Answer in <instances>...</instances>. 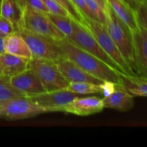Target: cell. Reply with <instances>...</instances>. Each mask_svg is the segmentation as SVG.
I'll use <instances>...</instances> for the list:
<instances>
[{
	"label": "cell",
	"instance_id": "34",
	"mask_svg": "<svg viewBox=\"0 0 147 147\" xmlns=\"http://www.w3.org/2000/svg\"><path fill=\"white\" fill-rule=\"evenodd\" d=\"M0 76H1V75H0Z\"/></svg>",
	"mask_w": 147,
	"mask_h": 147
},
{
	"label": "cell",
	"instance_id": "7",
	"mask_svg": "<svg viewBox=\"0 0 147 147\" xmlns=\"http://www.w3.org/2000/svg\"><path fill=\"white\" fill-rule=\"evenodd\" d=\"M45 111L27 96L0 101V118L20 120L34 117Z\"/></svg>",
	"mask_w": 147,
	"mask_h": 147
},
{
	"label": "cell",
	"instance_id": "10",
	"mask_svg": "<svg viewBox=\"0 0 147 147\" xmlns=\"http://www.w3.org/2000/svg\"><path fill=\"white\" fill-rule=\"evenodd\" d=\"M139 26L131 32L134 70L137 76L147 78V24L139 23Z\"/></svg>",
	"mask_w": 147,
	"mask_h": 147
},
{
	"label": "cell",
	"instance_id": "11",
	"mask_svg": "<svg viewBox=\"0 0 147 147\" xmlns=\"http://www.w3.org/2000/svg\"><path fill=\"white\" fill-rule=\"evenodd\" d=\"M10 84L27 96L46 91L44 86L30 68L8 78Z\"/></svg>",
	"mask_w": 147,
	"mask_h": 147
},
{
	"label": "cell",
	"instance_id": "13",
	"mask_svg": "<svg viewBox=\"0 0 147 147\" xmlns=\"http://www.w3.org/2000/svg\"><path fill=\"white\" fill-rule=\"evenodd\" d=\"M103 109V100L97 96L78 98L77 96L66 106L64 113L86 116L99 113Z\"/></svg>",
	"mask_w": 147,
	"mask_h": 147
},
{
	"label": "cell",
	"instance_id": "3",
	"mask_svg": "<svg viewBox=\"0 0 147 147\" xmlns=\"http://www.w3.org/2000/svg\"><path fill=\"white\" fill-rule=\"evenodd\" d=\"M80 23L93 36L105 52L119 65L124 74L137 76L134 70L123 58L113 40L109 35L104 24L99 22L88 16H83Z\"/></svg>",
	"mask_w": 147,
	"mask_h": 147
},
{
	"label": "cell",
	"instance_id": "6",
	"mask_svg": "<svg viewBox=\"0 0 147 147\" xmlns=\"http://www.w3.org/2000/svg\"><path fill=\"white\" fill-rule=\"evenodd\" d=\"M73 24L74 31L72 35L67 38V40L80 47V48L87 51L90 54L94 55L97 58L100 59L117 71L123 73L119 65L105 52L93 36L80 22L73 20Z\"/></svg>",
	"mask_w": 147,
	"mask_h": 147
},
{
	"label": "cell",
	"instance_id": "33",
	"mask_svg": "<svg viewBox=\"0 0 147 147\" xmlns=\"http://www.w3.org/2000/svg\"><path fill=\"white\" fill-rule=\"evenodd\" d=\"M69 1H70V2H71V3H72V4H73V2H72V0H69Z\"/></svg>",
	"mask_w": 147,
	"mask_h": 147
},
{
	"label": "cell",
	"instance_id": "25",
	"mask_svg": "<svg viewBox=\"0 0 147 147\" xmlns=\"http://www.w3.org/2000/svg\"><path fill=\"white\" fill-rule=\"evenodd\" d=\"M17 31L14 24L8 19L0 15V32L5 36H8Z\"/></svg>",
	"mask_w": 147,
	"mask_h": 147
},
{
	"label": "cell",
	"instance_id": "24",
	"mask_svg": "<svg viewBox=\"0 0 147 147\" xmlns=\"http://www.w3.org/2000/svg\"><path fill=\"white\" fill-rule=\"evenodd\" d=\"M47 10H48L49 14H54V15H60L64 16V17H68L70 18L73 19L72 16L70 13L65 9L63 7L57 4L54 0H43Z\"/></svg>",
	"mask_w": 147,
	"mask_h": 147
},
{
	"label": "cell",
	"instance_id": "30",
	"mask_svg": "<svg viewBox=\"0 0 147 147\" xmlns=\"http://www.w3.org/2000/svg\"><path fill=\"white\" fill-rule=\"evenodd\" d=\"M124 1H126L136 11L142 5L147 4L146 1H142L141 0H124Z\"/></svg>",
	"mask_w": 147,
	"mask_h": 147
},
{
	"label": "cell",
	"instance_id": "21",
	"mask_svg": "<svg viewBox=\"0 0 147 147\" xmlns=\"http://www.w3.org/2000/svg\"><path fill=\"white\" fill-rule=\"evenodd\" d=\"M50 21L53 23L56 28L66 37L68 38L74 31V24L73 20L68 17L64 16L54 15V14H47Z\"/></svg>",
	"mask_w": 147,
	"mask_h": 147
},
{
	"label": "cell",
	"instance_id": "26",
	"mask_svg": "<svg viewBox=\"0 0 147 147\" xmlns=\"http://www.w3.org/2000/svg\"><path fill=\"white\" fill-rule=\"evenodd\" d=\"M54 1H56L57 4H60L61 7H63L65 9L67 10L70 13V15L72 16L73 20H78V21H79L80 22V14L78 12V11L76 10L74 5L69 0H54Z\"/></svg>",
	"mask_w": 147,
	"mask_h": 147
},
{
	"label": "cell",
	"instance_id": "2",
	"mask_svg": "<svg viewBox=\"0 0 147 147\" xmlns=\"http://www.w3.org/2000/svg\"><path fill=\"white\" fill-rule=\"evenodd\" d=\"M104 24L106 30L121 53L123 58L134 70L131 32L117 17L108 2L104 8Z\"/></svg>",
	"mask_w": 147,
	"mask_h": 147
},
{
	"label": "cell",
	"instance_id": "8",
	"mask_svg": "<svg viewBox=\"0 0 147 147\" xmlns=\"http://www.w3.org/2000/svg\"><path fill=\"white\" fill-rule=\"evenodd\" d=\"M30 68L35 73L47 90L64 89L69 84L55 62L32 59L30 62Z\"/></svg>",
	"mask_w": 147,
	"mask_h": 147
},
{
	"label": "cell",
	"instance_id": "5",
	"mask_svg": "<svg viewBox=\"0 0 147 147\" xmlns=\"http://www.w3.org/2000/svg\"><path fill=\"white\" fill-rule=\"evenodd\" d=\"M17 31L27 43L33 59L55 62L65 57L55 42L29 31L21 26L17 27Z\"/></svg>",
	"mask_w": 147,
	"mask_h": 147
},
{
	"label": "cell",
	"instance_id": "14",
	"mask_svg": "<svg viewBox=\"0 0 147 147\" xmlns=\"http://www.w3.org/2000/svg\"><path fill=\"white\" fill-rule=\"evenodd\" d=\"M134 97L123 86H117L113 93L102 98L103 107L119 111H129L134 106Z\"/></svg>",
	"mask_w": 147,
	"mask_h": 147
},
{
	"label": "cell",
	"instance_id": "28",
	"mask_svg": "<svg viewBox=\"0 0 147 147\" xmlns=\"http://www.w3.org/2000/svg\"><path fill=\"white\" fill-rule=\"evenodd\" d=\"M73 4L80 16V20L83 16H88L90 17V11L88 8L86 0H72Z\"/></svg>",
	"mask_w": 147,
	"mask_h": 147
},
{
	"label": "cell",
	"instance_id": "20",
	"mask_svg": "<svg viewBox=\"0 0 147 147\" xmlns=\"http://www.w3.org/2000/svg\"><path fill=\"white\" fill-rule=\"evenodd\" d=\"M78 95H88L101 93V84H96L86 82H70L64 88Z\"/></svg>",
	"mask_w": 147,
	"mask_h": 147
},
{
	"label": "cell",
	"instance_id": "4",
	"mask_svg": "<svg viewBox=\"0 0 147 147\" xmlns=\"http://www.w3.org/2000/svg\"><path fill=\"white\" fill-rule=\"evenodd\" d=\"M19 26L55 42L66 38L50 21L47 14L35 11L27 4L21 10V17L17 27Z\"/></svg>",
	"mask_w": 147,
	"mask_h": 147
},
{
	"label": "cell",
	"instance_id": "9",
	"mask_svg": "<svg viewBox=\"0 0 147 147\" xmlns=\"http://www.w3.org/2000/svg\"><path fill=\"white\" fill-rule=\"evenodd\" d=\"M27 96L41 108L45 113H47L64 112L66 106L77 97L78 94L65 89H57Z\"/></svg>",
	"mask_w": 147,
	"mask_h": 147
},
{
	"label": "cell",
	"instance_id": "16",
	"mask_svg": "<svg viewBox=\"0 0 147 147\" xmlns=\"http://www.w3.org/2000/svg\"><path fill=\"white\" fill-rule=\"evenodd\" d=\"M31 60L14 55L4 53L0 55V75L4 77L14 76L30 68Z\"/></svg>",
	"mask_w": 147,
	"mask_h": 147
},
{
	"label": "cell",
	"instance_id": "12",
	"mask_svg": "<svg viewBox=\"0 0 147 147\" xmlns=\"http://www.w3.org/2000/svg\"><path fill=\"white\" fill-rule=\"evenodd\" d=\"M57 68L63 74L65 78L70 82H86L96 84H101L103 80L92 76L78 66L76 63L66 57H63L55 62Z\"/></svg>",
	"mask_w": 147,
	"mask_h": 147
},
{
	"label": "cell",
	"instance_id": "1",
	"mask_svg": "<svg viewBox=\"0 0 147 147\" xmlns=\"http://www.w3.org/2000/svg\"><path fill=\"white\" fill-rule=\"evenodd\" d=\"M55 43L60 47L65 57L73 61L92 76L103 81H111L122 86L121 74L123 73L113 69L67 38L55 42Z\"/></svg>",
	"mask_w": 147,
	"mask_h": 147
},
{
	"label": "cell",
	"instance_id": "22",
	"mask_svg": "<svg viewBox=\"0 0 147 147\" xmlns=\"http://www.w3.org/2000/svg\"><path fill=\"white\" fill-rule=\"evenodd\" d=\"M26 96L27 95L16 89L10 84L8 77L0 76V101Z\"/></svg>",
	"mask_w": 147,
	"mask_h": 147
},
{
	"label": "cell",
	"instance_id": "35",
	"mask_svg": "<svg viewBox=\"0 0 147 147\" xmlns=\"http://www.w3.org/2000/svg\"></svg>",
	"mask_w": 147,
	"mask_h": 147
},
{
	"label": "cell",
	"instance_id": "23",
	"mask_svg": "<svg viewBox=\"0 0 147 147\" xmlns=\"http://www.w3.org/2000/svg\"><path fill=\"white\" fill-rule=\"evenodd\" d=\"M88 8L90 11V18L100 23H105L104 9L94 0H86Z\"/></svg>",
	"mask_w": 147,
	"mask_h": 147
},
{
	"label": "cell",
	"instance_id": "29",
	"mask_svg": "<svg viewBox=\"0 0 147 147\" xmlns=\"http://www.w3.org/2000/svg\"><path fill=\"white\" fill-rule=\"evenodd\" d=\"M117 86H120V85H118L111 81H107V80H106V81H103V83H101V93L103 95V97L109 96L111 93H113Z\"/></svg>",
	"mask_w": 147,
	"mask_h": 147
},
{
	"label": "cell",
	"instance_id": "32",
	"mask_svg": "<svg viewBox=\"0 0 147 147\" xmlns=\"http://www.w3.org/2000/svg\"><path fill=\"white\" fill-rule=\"evenodd\" d=\"M95 1L98 3L102 8L104 9L105 7H106V4H107V0H94Z\"/></svg>",
	"mask_w": 147,
	"mask_h": 147
},
{
	"label": "cell",
	"instance_id": "27",
	"mask_svg": "<svg viewBox=\"0 0 147 147\" xmlns=\"http://www.w3.org/2000/svg\"><path fill=\"white\" fill-rule=\"evenodd\" d=\"M25 4L32 9L39 12L48 14V10L46 7L43 0H25Z\"/></svg>",
	"mask_w": 147,
	"mask_h": 147
},
{
	"label": "cell",
	"instance_id": "19",
	"mask_svg": "<svg viewBox=\"0 0 147 147\" xmlns=\"http://www.w3.org/2000/svg\"><path fill=\"white\" fill-rule=\"evenodd\" d=\"M0 15L8 19L17 28L20 21L21 10L16 0H0Z\"/></svg>",
	"mask_w": 147,
	"mask_h": 147
},
{
	"label": "cell",
	"instance_id": "31",
	"mask_svg": "<svg viewBox=\"0 0 147 147\" xmlns=\"http://www.w3.org/2000/svg\"><path fill=\"white\" fill-rule=\"evenodd\" d=\"M6 37L0 32V55L6 53Z\"/></svg>",
	"mask_w": 147,
	"mask_h": 147
},
{
	"label": "cell",
	"instance_id": "15",
	"mask_svg": "<svg viewBox=\"0 0 147 147\" xmlns=\"http://www.w3.org/2000/svg\"><path fill=\"white\" fill-rule=\"evenodd\" d=\"M109 6L117 17L127 26L131 32L139 29L137 11L124 0H107Z\"/></svg>",
	"mask_w": 147,
	"mask_h": 147
},
{
	"label": "cell",
	"instance_id": "17",
	"mask_svg": "<svg viewBox=\"0 0 147 147\" xmlns=\"http://www.w3.org/2000/svg\"><path fill=\"white\" fill-rule=\"evenodd\" d=\"M6 53L28 60L33 59L27 43L17 31L6 37Z\"/></svg>",
	"mask_w": 147,
	"mask_h": 147
},
{
	"label": "cell",
	"instance_id": "18",
	"mask_svg": "<svg viewBox=\"0 0 147 147\" xmlns=\"http://www.w3.org/2000/svg\"><path fill=\"white\" fill-rule=\"evenodd\" d=\"M122 86L134 96H147V78L139 76L121 74Z\"/></svg>",
	"mask_w": 147,
	"mask_h": 147
}]
</instances>
